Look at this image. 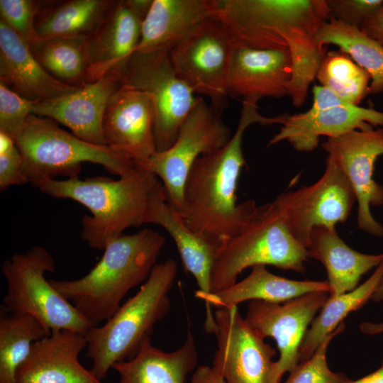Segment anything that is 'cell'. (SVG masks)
<instances>
[{
    "label": "cell",
    "mask_w": 383,
    "mask_h": 383,
    "mask_svg": "<svg viewBox=\"0 0 383 383\" xmlns=\"http://www.w3.org/2000/svg\"><path fill=\"white\" fill-rule=\"evenodd\" d=\"M257 100L243 99L234 134L221 148L199 157L183 191L181 215L193 231L218 248L235 236L255 207L253 200L237 203V186L245 164L243 138L254 123L282 125L284 116L267 117L257 111Z\"/></svg>",
    "instance_id": "6da1fadb"
},
{
    "label": "cell",
    "mask_w": 383,
    "mask_h": 383,
    "mask_svg": "<svg viewBox=\"0 0 383 383\" xmlns=\"http://www.w3.org/2000/svg\"><path fill=\"white\" fill-rule=\"evenodd\" d=\"M35 186L50 196L72 199L89 209L91 214L82 218L81 238L99 250L126 228L148 223L152 201L163 187L155 174L138 167L118 179L76 176L46 179Z\"/></svg>",
    "instance_id": "7a4b0ae2"
},
{
    "label": "cell",
    "mask_w": 383,
    "mask_h": 383,
    "mask_svg": "<svg viewBox=\"0 0 383 383\" xmlns=\"http://www.w3.org/2000/svg\"><path fill=\"white\" fill-rule=\"evenodd\" d=\"M165 243V238L150 228L123 233L106 245L86 275L50 282L86 319L98 326L113 315L130 290L146 281Z\"/></svg>",
    "instance_id": "3957f363"
},
{
    "label": "cell",
    "mask_w": 383,
    "mask_h": 383,
    "mask_svg": "<svg viewBox=\"0 0 383 383\" xmlns=\"http://www.w3.org/2000/svg\"><path fill=\"white\" fill-rule=\"evenodd\" d=\"M177 272V263L173 259L157 264L134 296L103 324L85 334L91 370L99 380L116 362L133 357L155 325L168 313L169 293Z\"/></svg>",
    "instance_id": "277c9868"
},
{
    "label": "cell",
    "mask_w": 383,
    "mask_h": 383,
    "mask_svg": "<svg viewBox=\"0 0 383 383\" xmlns=\"http://www.w3.org/2000/svg\"><path fill=\"white\" fill-rule=\"evenodd\" d=\"M308 257L275 202L257 206L240 231L218 248L211 293L233 285L243 270L257 265L303 273Z\"/></svg>",
    "instance_id": "5b68a950"
},
{
    "label": "cell",
    "mask_w": 383,
    "mask_h": 383,
    "mask_svg": "<svg viewBox=\"0 0 383 383\" xmlns=\"http://www.w3.org/2000/svg\"><path fill=\"white\" fill-rule=\"evenodd\" d=\"M15 141L22 156L24 176L34 185L58 176H78L84 162L101 165L119 177L136 167L132 160L110 147L86 142L61 129L56 121L33 114Z\"/></svg>",
    "instance_id": "8992f818"
},
{
    "label": "cell",
    "mask_w": 383,
    "mask_h": 383,
    "mask_svg": "<svg viewBox=\"0 0 383 383\" xmlns=\"http://www.w3.org/2000/svg\"><path fill=\"white\" fill-rule=\"evenodd\" d=\"M55 262L45 248L35 246L5 260L1 272L6 282V312L35 318L49 331L70 330L85 335L96 325L86 319L45 278Z\"/></svg>",
    "instance_id": "52a82bcc"
},
{
    "label": "cell",
    "mask_w": 383,
    "mask_h": 383,
    "mask_svg": "<svg viewBox=\"0 0 383 383\" xmlns=\"http://www.w3.org/2000/svg\"><path fill=\"white\" fill-rule=\"evenodd\" d=\"M217 18L235 40L255 48H287L295 28L315 34L330 19L326 0H218Z\"/></svg>",
    "instance_id": "ba28073f"
},
{
    "label": "cell",
    "mask_w": 383,
    "mask_h": 383,
    "mask_svg": "<svg viewBox=\"0 0 383 383\" xmlns=\"http://www.w3.org/2000/svg\"><path fill=\"white\" fill-rule=\"evenodd\" d=\"M121 85L152 96L157 152L174 143L182 122L200 99L176 72L168 50L134 52L121 73Z\"/></svg>",
    "instance_id": "9c48e42d"
},
{
    "label": "cell",
    "mask_w": 383,
    "mask_h": 383,
    "mask_svg": "<svg viewBox=\"0 0 383 383\" xmlns=\"http://www.w3.org/2000/svg\"><path fill=\"white\" fill-rule=\"evenodd\" d=\"M232 135L221 114L200 97L182 122L174 143L136 167L160 179L172 207L181 213L187 175L196 159L223 147Z\"/></svg>",
    "instance_id": "30bf717a"
},
{
    "label": "cell",
    "mask_w": 383,
    "mask_h": 383,
    "mask_svg": "<svg viewBox=\"0 0 383 383\" xmlns=\"http://www.w3.org/2000/svg\"><path fill=\"white\" fill-rule=\"evenodd\" d=\"M235 41L214 17L199 24L170 50L179 77L194 93L207 96L220 114L228 105V74Z\"/></svg>",
    "instance_id": "8fae6325"
},
{
    "label": "cell",
    "mask_w": 383,
    "mask_h": 383,
    "mask_svg": "<svg viewBox=\"0 0 383 383\" xmlns=\"http://www.w3.org/2000/svg\"><path fill=\"white\" fill-rule=\"evenodd\" d=\"M294 238L306 249L315 227L335 228L345 222L356 201L347 178L330 158L315 183L282 192L274 200Z\"/></svg>",
    "instance_id": "7c38bea8"
},
{
    "label": "cell",
    "mask_w": 383,
    "mask_h": 383,
    "mask_svg": "<svg viewBox=\"0 0 383 383\" xmlns=\"http://www.w3.org/2000/svg\"><path fill=\"white\" fill-rule=\"evenodd\" d=\"M210 333L216 338L213 370L225 383H271L277 352L243 318L237 306L217 309Z\"/></svg>",
    "instance_id": "4fadbf2b"
},
{
    "label": "cell",
    "mask_w": 383,
    "mask_h": 383,
    "mask_svg": "<svg viewBox=\"0 0 383 383\" xmlns=\"http://www.w3.org/2000/svg\"><path fill=\"white\" fill-rule=\"evenodd\" d=\"M312 93L311 108L285 114L269 146L287 141L297 151L310 152L317 148L321 136L335 138L370 126L383 127V111L350 104L321 85H314Z\"/></svg>",
    "instance_id": "5bb4252c"
},
{
    "label": "cell",
    "mask_w": 383,
    "mask_h": 383,
    "mask_svg": "<svg viewBox=\"0 0 383 383\" xmlns=\"http://www.w3.org/2000/svg\"><path fill=\"white\" fill-rule=\"evenodd\" d=\"M322 148L353 190L357 203L358 228L374 236H382L383 226L373 217L370 208L383 204V186L373 177L375 162L383 155V127L370 126L328 138Z\"/></svg>",
    "instance_id": "9a60e30c"
},
{
    "label": "cell",
    "mask_w": 383,
    "mask_h": 383,
    "mask_svg": "<svg viewBox=\"0 0 383 383\" xmlns=\"http://www.w3.org/2000/svg\"><path fill=\"white\" fill-rule=\"evenodd\" d=\"M328 296V292H317L280 304L250 301L245 320L265 338H272L279 353L271 383H279L283 374L300 362L305 334Z\"/></svg>",
    "instance_id": "2e32d148"
},
{
    "label": "cell",
    "mask_w": 383,
    "mask_h": 383,
    "mask_svg": "<svg viewBox=\"0 0 383 383\" xmlns=\"http://www.w3.org/2000/svg\"><path fill=\"white\" fill-rule=\"evenodd\" d=\"M152 2L113 1L100 27L87 40L88 83L109 72L121 75L138 47L142 23Z\"/></svg>",
    "instance_id": "e0dca14e"
},
{
    "label": "cell",
    "mask_w": 383,
    "mask_h": 383,
    "mask_svg": "<svg viewBox=\"0 0 383 383\" xmlns=\"http://www.w3.org/2000/svg\"><path fill=\"white\" fill-rule=\"evenodd\" d=\"M155 108L148 92L121 85L105 111L106 145L132 160L135 166L157 152Z\"/></svg>",
    "instance_id": "ac0fdd59"
},
{
    "label": "cell",
    "mask_w": 383,
    "mask_h": 383,
    "mask_svg": "<svg viewBox=\"0 0 383 383\" xmlns=\"http://www.w3.org/2000/svg\"><path fill=\"white\" fill-rule=\"evenodd\" d=\"M121 79L120 74L109 72L75 91L37 101L31 114L60 123L86 142L106 145L104 116L111 97L121 87Z\"/></svg>",
    "instance_id": "d6986e66"
},
{
    "label": "cell",
    "mask_w": 383,
    "mask_h": 383,
    "mask_svg": "<svg viewBox=\"0 0 383 383\" xmlns=\"http://www.w3.org/2000/svg\"><path fill=\"white\" fill-rule=\"evenodd\" d=\"M292 72L287 48H255L235 40L228 74V95L257 101L288 96Z\"/></svg>",
    "instance_id": "ffe728a7"
},
{
    "label": "cell",
    "mask_w": 383,
    "mask_h": 383,
    "mask_svg": "<svg viewBox=\"0 0 383 383\" xmlns=\"http://www.w3.org/2000/svg\"><path fill=\"white\" fill-rule=\"evenodd\" d=\"M85 348V335L70 330L51 331L33 343L17 370V383H101L79 362Z\"/></svg>",
    "instance_id": "44dd1931"
},
{
    "label": "cell",
    "mask_w": 383,
    "mask_h": 383,
    "mask_svg": "<svg viewBox=\"0 0 383 383\" xmlns=\"http://www.w3.org/2000/svg\"><path fill=\"white\" fill-rule=\"evenodd\" d=\"M0 83L32 101L50 99L79 89L48 73L28 44L1 21Z\"/></svg>",
    "instance_id": "7402d4cb"
},
{
    "label": "cell",
    "mask_w": 383,
    "mask_h": 383,
    "mask_svg": "<svg viewBox=\"0 0 383 383\" xmlns=\"http://www.w3.org/2000/svg\"><path fill=\"white\" fill-rule=\"evenodd\" d=\"M218 0H152L135 51L172 48L203 21L217 17Z\"/></svg>",
    "instance_id": "603a6c76"
},
{
    "label": "cell",
    "mask_w": 383,
    "mask_h": 383,
    "mask_svg": "<svg viewBox=\"0 0 383 383\" xmlns=\"http://www.w3.org/2000/svg\"><path fill=\"white\" fill-rule=\"evenodd\" d=\"M317 292L329 294L327 281L290 279L269 272L266 266H255L243 279L209 294L203 300L206 304L205 324L210 325L214 321L211 306L216 309L238 306L244 301L254 300L280 304Z\"/></svg>",
    "instance_id": "cb8c5ba5"
},
{
    "label": "cell",
    "mask_w": 383,
    "mask_h": 383,
    "mask_svg": "<svg viewBox=\"0 0 383 383\" xmlns=\"http://www.w3.org/2000/svg\"><path fill=\"white\" fill-rule=\"evenodd\" d=\"M148 223L160 226L173 238L184 268L196 282L199 289L195 296L203 301L211 292V274L218 247L187 226L181 213L168 203L164 187L152 201Z\"/></svg>",
    "instance_id": "d4e9b609"
},
{
    "label": "cell",
    "mask_w": 383,
    "mask_h": 383,
    "mask_svg": "<svg viewBox=\"0 0 383 383\" xmlns=\"http://www.w3.org/2000/svg\"><path fill=\"white\" fill-rule=\"evenodd\" d=\"M198 351L190 329L182 346L172 352L155 347L145 338L131 358L116 362L119 376L114 383H185L198 363Z\"/></svg>",
    "instance_id": "484cf974"
},
{
    "label": "cell",
    "mask_w": 383,
    "mask_h": 383,
    "mask_svg": "<svg viewBox=\"0 0 383 383\" xmlns=\"http://www.w3.org/2000/svg\"><path fill=\"white\" fill-rule=\"evenodd\" d=\"M307 250L309 257L321 262L326 270L330 297L353 290L364 274L383 262V253L356 251L339 237L335 228L323 226L311 231Z\"/></svg>",
    "instance_id": "4316f807"
},
{
    "label": "cell",
    "mask_w": 383,
    "mask_h": 383,
    "mask_svg": "<svg viewBox=\"0 0 383 383\" xmlns=\"http://www.w3.org/2000/svg\"><path fill=\"white\" fill-rule=\"evenodd\" d=\"M113 0L40 1L35 19L40 38L89 37L103 23Z\"/></svg>",
    "instance_id": "83f0119b"
},
{
    "label": "cell",
    "mask_w": 383,
    "mask_h": 383,
    "mask_svg": "<svg viewBox=\"0 0 383 383\" xmlns=\"http://www.w3.org/2000/svg\"><path fill=\"white\" fill-rule=\"evenodd\" d=\"M320 48L333 45L347 54L370 77L368 94L383 92V47L360 28L329 19L315 34Z\"/></svg>",
    "instance_id": "f1b7e54d"
},
{
    "label": "cell",
    "mask_w": 383,
    "mask_h": 383,
    "mask_svg": "<svg viewBox=\"0 0 383 383\" xmlns=\"http://www.w3.org/2000/svg\"><path fill=\"white\" fill-rule=\"evenodd\" d=\"M383 277V262L355 289L335 297L328 296L308 328L299 350V361L309 359L323 340L353 311L363 307L377 289Z\"/></svg>",
    "instance_id": "f546056e"
},
{
    "label": "cell",
    "mask_w": 383,
    "mask_h": 383,
    "mask_svg": "<svg viewBox=\"0 0 383 383\" xmlns=\"http://www.w3.org/2000/svg\"><path fill=\"white\" fill-rule=\"evenodd\" d=\"M89 37L40 38L28 45L48 73L65 84L81 89L88 84Z\"/></svg>",
    "instance_id": "4dcf8cb0"
},
{
    "label": "cell",
    "mask_w": 383,
    "mask_h": 383,
    "mask_svg": "<svg viewBox=\"0 0 383 383\" xmlns=\"http://www.w3.org/2000/svg\"><path fill=\"white\" fill-rule=\"evenodd\" d=\"M50 332L35 318L8 313L1 307L0 383H17V370L28 356L33 343Z\"/></svg>",
    "instance_id": "1f68e13d"
},
{
    "label": "cell",
    "mask_w": 383,
    "mask_h": 383,
    "mask_svg": "<svg viewBox=\"0 0 383 383\" xmlns=\"http://www.w3.org/2000/svg\"><path fill=\"white\" fill-rule=\"evenodd\" d=\"M316 79L321 86L356 106L368 94L370 83L368 73L340 50L325 53Z\"/></svg>",
    "instance_id": "d6a6232c"
},
{
    "label": "cell",
    "mask_w": 383,
    "mask_h": 383,
    "mask_svg": "<svg viewBox=\"0 0 383 383\" xmlns=\"http://www.w3.org/2000/svg\"><path fill=\"white\" fill-rule=\"evenodd\" d=\"M345 329L344 321L329 334L306 360L300 362L284 383H344L348 378L343 373L330 370L326 360L327 350L331 340Z\"/></svg>",
    "instance_id": "836d02e7"
},
{
    "label": "cell",
    "mask_w": 383,
    "mask_h": 383,
    "mask_svg": "<svg viewBox=\"0 0 383 383\" xmlns=\"http://www.w3.org/2000/svg\"><path fill=\"white\" fill-rule=\"evenodd\" d=\"M40 4L33 0H0V21L28 44L40 39L35 29Z\"/></svg>",
    "instance_id": "e575fe53"
},
{
    "label": "cell",
    "mask_w": 383,
    "mask_h": 383,
    "mask_svg": "<svg viewBox=\"0 0 383 383\" xmlns=\"http://www.w3.org/2000/svg\"><path fill=\"white\" fill-rule=\"evenodd\" d=\"M37 101L21 96L0 83V131L16 140Z\"/></svg>",
    "instance_id": "d590c367"
},
{
    "label": "cell",
    "mask_w": 383,
    "mask_h": 383,
    "mask_svg": "<svg viewBox=\"0 0 383 383\" xmlns=\"http://www.w3.org/2000/svg\"><path fill=\"white\" fill-rule=\"evenodd\" d=\"M330 19L361 28L383 6V0H326Z\"/></svg>",
    "instance_id": "8d00e7d4"
},
{
    "label": "cell",
    "mask_w": 383,
    "mask_h": 383,
    "mask_svg": "<svg viewBox=\"0 0 383 383\" xmlns=\"http://www.w3.org/2000/svg\"><path fill=\"white\" fill-rule=\"evenodd\" d=\"M28 183L23 171V159L16 145L8 152L0 154V189L4 191L13 185Z\"/></svg>",
    "instance_id": "74e56055"
},
{
    "label": "cell",
    "mask_w": 383,
    "mask_h": 383,
    "mask_svg": "<svg viewBox=\"0 0 383 383\" xmlns=\"http://www.w3.org/2000/svg\"><path fill=\"white\" fill-rule=\"evenodd\" d=\"M360 29L383 47V6Z\"/></svg>",
    "instance_id": "f35d334b"
},
{
    "label": "cell",
    "mask_w": 383,
    "mask_h": 383,
    "mask_svg": "<svg viewBox=\"0 0 383 383\" xmlns=\"http://www.w3.org/2000/svg\"><path fill=\"white\" fill-rule=\"evenodd\" d=\"M192 383H225L223 378L211 367L199 366L192 376Z\"/></svg>",
    "instance_id": "ab89813d"
},
{
    "label": "cell",
    "mask_w": 383,
    "mask_h": 383,
    "mask_svg": "<svg viewBox=\"0 0 383 383\" xmlns=\"http://www.w3.org/2000/svg\"><path fill=\"white\" fill-rule=\"evenodd\" d=\"M344 383H383V361L374 372L355 380L348 379Z\"/></svg>",
    "instance_id": "60d3db41"
},
{
    "label": "cell",
    "mask_w": 383,
    "mask_h": 383,
    "mask_svg": "<svg viewBox=\"0 0 383 383\" xmlns=\"http://www.w3.org/2000/svg\"><path fill=\"white\" fill-rule=\"evenodd\" d=\"M359 328L362 333L368 335H374L383 333V322H362Z\"/></svg>",
    "instance_id": "b9f144b4"
},
{
    "label": "cell",
    "mask_w": 383,
    "mask_h": 383,
    "mask_svg": "<svg viewBox=\"0 0 383 383\" xmlns=\"http://www.w3.org/2000/svg\"><path fill=\"white\" fill-rule=\"evenodd\" d=\"M371 300L374 302L383 301V277L377 289L372 295Z\"/></svg>",
    "instance_id": "7bdbcfd3"
}]
</instances>
